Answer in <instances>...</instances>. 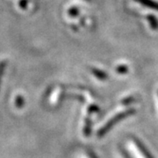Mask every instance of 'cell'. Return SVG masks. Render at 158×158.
<instances>
[{
	"mask_svg": "<svg viewBox=\"0 0 158 158\" xmlns=\"http://www.w3.org/2000/svg\"><path fill=\"white\" fill-rule=\"evenodd\" d=\"M117 72L118 73H126L127 72V66H123V65H120L117 68Z\"/></svg>",
	"mask_w": 158,
	"mask_h": 158,
	"instance_id": "5b68a950",
	"label": "cell"
},
{
	"mask_svg": "<svg viewBox=\"0 0 158 158\" xmlns=\"http://www.w3.org/2000/svg\"><path fill=\"white\" fill-rule=\"evenodd\" d=\"M68 13L70 16H77L78 15V9H77L76 7H72L69 10Z\"/></svg>",
	"mask_w": 158,
	"mask_h": 158,
	"instance_id": "277c9868",
	"label": "cell"
},
{
	"mask_svg": "<svg viewBox=\"0 0 158 158\" xmlns=\"http://www.w3.org/2000/svg\"><path fill=\"white\" fill-rule=\"evenodd\" d=\"M87 1H90V0H87Z\"/></svg>",
	"mask_w": 158,
	"mask_h": 158,
	"instance_id": "52a82bcc",
	"label": "cell"
},
{
	"mask_svg": "<svg viewBox=\"0 0 158 158\" xmlns=\"http://www.w3.org/2000/svg\"><path fill=\"white\" fill-rule=\"evenodd\" d=\"M135 1L141 4V6L158 11V2H156L154 0H135Z\"/></svg>",
	"mask_w": 158,
	"mask_h": 158,
	"instance_id": "6da1fadb",
	"label": "cell"
},
{
	"mask_svg": "<svg viewBox=\"0 0 158 158\" xmlns=\"http://www.w3.org/2000/svg\"><path fill=\"white\" fill-rule=\"evenodd\" d=\"M147 19L151 28L154 29V30L158 29V20L155 17V16H153V15H149V16H148Z\"/></svg>",
	"mask_w": 158,
	"mask_h": 158,
	"instance_id": "7a4b0ae2",
	"label": "cell"
},
{
	"mask_svg": "<svg viewBox=\"0 0 158 158\" xmlns=\"http://www.w3.org/2000/svg\"><path fill=\"white\" fill-rule=\"evenodd\" d=\"M5 66H6V62L5 61H1L0 62V80H1V77H2L3 72H4Z\"/></svg>",
	"mask_w": 158,
	"mask_h": 158,
	"instance_id": "8992f818",
	"label": "cell"
},
{
	"mask_svg": "<svg viewBox=\"0 0 158 158\" xmlns=\"http://www.w3.org/2000/svg\"><path fill=\"white\" fill-rule=\"evenodd\" d=\"M91 71L92 73L96 76L98 78L101 79V80H105V79L107 78V75L106 73H105L104 71H102L100 69H91Z\"/></svg>",
	"mask_w": 158,
	"mask_h": 158,
	"instance_id": "3957f363",
	"label": "cell"
}]
</instances>
